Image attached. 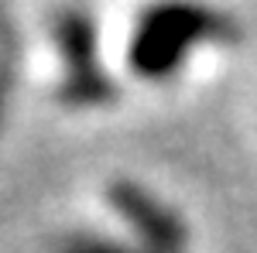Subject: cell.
<instances>
[{
	"instance_id": "cell-3",
	"label": "cell",
	"mask_w": 257,
	"mask_h": 253,
	"mask_svg": "<svg viewBox=\"0 0 257 253\" xmlns=\"http://www.w3.org/2000/svg\"><path fill=\"white\" fill-rule=\"evenodd\" d=\"M106 202L134 233V246L141 253H189L192 233L182 212L151 188L138 181H113L106 188Z\"/></svg>"
},
{
	"instance_id": "cell-4",
	"label": "cell",
	"mask_w": 257,
	"mask_h": 253,
	"mask_svg": "<svg viewBox=\"0 0 257 253\" xmlns=\"http://www.w3.org/2000/svg\"><path fill=\"white\" fill-rule=\"evenodd\" d=\"M52 253H141L134 243H120L103 233H72L65 236Z\"/></svg>"
},
{
	"instance_id": "cell-2",
	"label": "cell",
	"mask_w": 257,
	"mask_h": 253,
	"mask_svg": "<svg viewBox=\"0 0 257 253\" xmlns=\"http://www.w3.org/2000/svg\"><path fill=\"white\" fill-rule=\"evenodd\" d=\"M55 45L62 62V86L59 96L69 106H99L113 99V79L106 76L99 62L96 45V21L86 11H62L55 14Z\"/></svg>"
},
{
	"instance_id": "cell-5",
	"label": "cell",
	"mask_w": 257,
	"mask_h": 253,
	"mask_svg": "<svg viewBox=\"0 0 257 253\" xmlns=\"http://www.w3.org/2000/svg\"><path fill=\"white\" fill-rule=\"evenodd\" d=\"M14 89V48L0 45V127H4V110Z\"/></svg>"
},
{
	"instance_id": "cell-1",
	"label": "cell",
	"mask_w": 257,
	"mask_h": 253,
	"mask_svg": "<svg viewBox=\"0 0 257 253\" xmlns=\"http://www.w3.org/2000/svg\"><path fill=\"white\" fill-rule=\"evenodd\" d=\"M240 35L237 21L213 7L161 4L144 11L127 48V65L148 82L175 76L196 45H223Z\"/></svg>"
}]
</instances>
